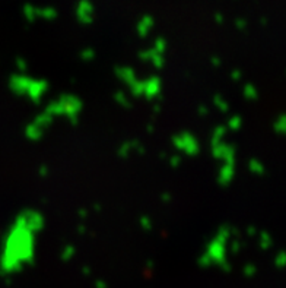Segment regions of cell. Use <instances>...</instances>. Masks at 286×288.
Listing matches in <instances>:
<instances>
[{
  "mask_svg": "<svg viewBox=\"0 0 286 288\" xmlns=\"http://www.w3.org/2000/svg\"><path fill=\"white\" fill-rule=\"evenodd\" d=\"M44 225L46 219L38 209L26 208L15 215L0 243V271L3 274H16L34 262Z\"/></svg>",
  "mask_w": 286,
  "mask_h": 288,
  "instance_id": "cell-1",
  "label": "cell"
},
{
  "mask_svg": "<svg viewBox=\"0 0 286 288\" xmlns=\"http://www.w3.org/2000/svg\"><path fill=\"white\" fill-rule=\"evenodd\" d=\"M164 53H165V44L162 46H155L152 50H146L142 54L143 60L155 65V66H162L164 65Z\"/></svg>",
  "mask_w": 286,
  "mask_h": 288,
  "instance_id": "cell-7",
  "label": "cell"
},
{
  "mask_svg": "<svg viewBox=\"0 0 286 288\" xmlns=\"http://www.w3.org/2000/svg\"><path fill=\"white\" fill-rule=\"evenodd\" d=\"M83 110V102L79 96L73 94H62L51 99L47 105L44 107V113L51 117V120L56 121L57 119H66L74 124L80 113Z\"/></svg>",
  "mask_w": 286,
  "mask_h": 288,
  "instance_id": "cell-4",
  "label": "cell"
},
{
  "mask_svg": "<svg viewBox=\"0 0 286 288\" xmlns=\"http://www.w3.org/2000/svg\"><path fill=\"white\" fill-rule=\"evenodd\" d=\"M223 127H217L214 130V141H212V149L214 155L217 160H222V167L219 168L217 182L219 185H229L231 180L235 176V149L234 146L222 141Z\"/></svg>",
  "mask_w": 286,
  "mask_h": 288,
  "instance_id": "cell-3",
  "label": "cell"
},
{
  "mask_svg": "<svg viewBox=\"0 0 286 288\" xmlns=\"http://www.w3.org/2000/svg\"><path fill=\"white\" fill-rule=\"evenodd\" d=\"M9 88L15 96L26 98L34 104H38L48 93V82L46 79H38L24 73H16L9 79Z\"/></svg>",
  "mask_w": 286,
  "mask_h": 288,
  "instance_id": "cell-2",
  "label": "cell"
},
{
  "mask_svg": "<svg viewBox=\"0 0 286 288\" xmlns=\"http://www.w3.org/2000/svg\"><path fill=\"white\" fill-rule=\"evenodd\" d=\"M116 73L120 78V81L129 87V90L133 96L153 99L161 94V79L159 78L153 76V78H149L146 81H141L136 78V75L130 68H120Z\"/></svg>",
  "mask_w": 286,
  "mask_h": 288,
  "instance_id": "cell-5",
  "label": "cell"
},
{
  "mask_svg": "<svg viewBox=\"0 0 286 288\" xmlns=\"http://www.w3.org/2000/svg\"><path fill=\"white\" fill-rule=\"evenodd\" d=\"M172 144L180 152H184L186 155H196L200 149L199 141L189 132H181L177 136H174Z\"/></svg>",
  "mask_w": 286,
  "mask_h": 288,
  "instance_id": "cell-6",
  "label": "cell"
}]
</instances>
